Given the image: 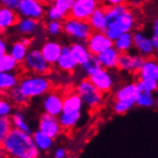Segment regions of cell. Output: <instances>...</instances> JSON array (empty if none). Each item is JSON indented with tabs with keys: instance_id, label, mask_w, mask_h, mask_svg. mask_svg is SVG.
I'll return each mask as SVG.
<instances>
[{
	"instance_id": "ab89813d",
	"label": "cell",
	"mask_w": 158,
	"mask_h": 158,
	"mask_svg": "<svg viewBox=\"0 0 158 158\" xmlns=\"http://www.w3.org/2000/svg\"><path fill=\"white\" fill-rule=\"evenodd\" d=\"M133 106H134V104L128 103V102H123V101H114L113 102V111L118 114L127 113L128 111L132 110Z\"/></svg>"
},
{
	"instance_id": "d6986e66",
	"label": "cell",
	"mask_w": 158,
	"mask_h": 158,
	"mask_svg": "<svg viewBox=\"0 0 158 158\" xmlns=\"http://www.w3.org/2000/svg\"><path fill=\"white\" fill-rule=\"evenodd\" d=\"M15 30L21 36H35L40 29V22L38 20L29 18H19L18 22L15 24Z\"/></svg>"
},
{
	"instance_id": "7a4b0ae2",
	"label": "cell",
	"mask_w": 158,
	"mask_h": 158,
	"mask_svg": "<svg viewBox=\"0 0 158 158\" xmlns=\"http://www.w3.org/2000/svg\"><path fill=\"white\" fill-rule=\"evenodd\" d=\"M18 87L27 98L32 99L44 96L46 92L52 90L53 82L48 75L28 74L20 77Z\"/></svg>"
},
{
	"instance_id": "6da1fadb",
	"label": "cell",
	"mask_w": 158,
	"mask_h": 158,
	"mask_svg": "<svg viewBox=\"0 0 158 158\" xmlns=\"http://www.w3.org/2000/svg\"><path fill=\"white\" fill-rule=\"evenodd\" d=\"M1 145L7 158H40V151L37 149L30 133L16 128L10 129Z\"/></svg>"
},
{
	"instance_id": "e0dca14e",
	"label": "cell",
	"mask_w": 158,
	"mask_h": 158,
	"mask_svg": "<svg viewBox=\"0 0 158 158\" xmlns=\"http://www.w3.org/2000/svg\"><path fill=\"white\" fill-rule=\"evenodd\" d=\"M40 50L45 60L51 66H54L58 60V58L60 56V53H61L62 45L60 42H58L56 40H48L42 44Z\"/></svg>"
},
{
	"instance_id": "4fadbf2b",
	"label": "cell",
	"mask_w": 158,
	"mask_h": 158,
	"mask_svg": "<svg viewBox=\"0 0 158 158\" xmlns=\"http://www.w3.org/2000/svg\"><path fill=\"white\" fill-rule=\"evenodd\" d=\"M132 34L133 44H134V48L137 51V53L144 58L154 57L156 50H155L154 45L151 43L149 36L142 30H135Z\"/></svg>"
},
{
	"instance_id": "5bb4252c",
	"label": "cell",
	"mask_w": 158,
	"mask_h": 158,
	"mask_svg": "<svg viewBox=\"0 0 158 158\" xmlns=\"http://www.w3.org/2000/svg\"><path fill=\"white\" fill-rule=\"evenodd\" d=\"M144 57H142L139 53H131L125 52L119 54L118 66L117 68L123 72H128V73H137L141 68L142 64L144 61Z\"/></svg>"
},
{
	"instance_id": "74e56055",
	"label": "cell",
	"mask_w": 158,
	"mask_h": 158,
	"mask_svg": "<svg viewBox=\"0 0 158 158\" xmlns=\"http://www.w3.org/2000/svg\"><path fill=\"white\" fill-rule=\"evenodd\" d=\"M14 112V105L6 95H0V117H10Z\"/></svg>"
},
{
	"instance_id": "d4e9b609",
	"label": "cell",
	"mask_w": 158,
	"mask_h": 158,
	"mask_svg": "<svg viewBox=\"0 0 158 158\" xmlns=\"http://www.w3.org/2000/svg\"><path fill=\"white\" fill-rule=\"evenodd\" d=\"M69 51L72 53L73 58H74V60L77 64V66L83 65L84 62L90 58V56H91L84 42L74 40V43H72L69 45Z\"/></svg>"
},
{
	"instance_id": "60d3db41",
	"label": "cell",
	"mask_w": 158,
	"mask_h": 158,
	"mask_svg": "<svg viewBox=\"0 0 158 158\" xmlns=\"http://www.w3.org/2000/svg\"><path fill=\"white\" fill-rule=\"evenodd\" d=\"M20 0H0V6H6L8 8L16 9Z\"/></svg>"
},
{
	"instance_id": "2e32d148",
	"label": "cell",
	"mask_w": 158,
	"mask_h": 158,
	"mask_svg": "<svg viewBox=\"0 0 158 158\" xmlns=\"http://www.w3.org/2000/svg\"><path fill=\"white\" fill-rule=\"evenodd\" d=\"M139 80L158 83V62L154 57L145 58L141 68L137 72Z\"/></svg>"
},
{
	"instance_id": "1f68e13d",
	"label": "cell",
	"mask_w": 158,
	"mask_h": 158,
	"mask_svg": "<svg viewBox=\"0 0 158 158\" xmlns=\"http://www.w3.org/2000/svg\"><path fill=\"white\" fill-rule=\"evenodd\" d=\"M9 118H10L13 128H16L19 131H22V132H26V133H30V134L32 133L31 132L30 125L28 123L24 114L21 111H14L13 113L10 114Z\"/></svg>"
},
{
	"instance_id": "8fae6325",
	"label": "cell",
	"mask_w": 158,
	"mask_h": 158,
	"mask_svg": "<svg viewBox=\"0 0 158 158\" xmlns=\"http://www.w3.org/2000/svg\"><path fill=\"white\" fill-rule=\"evenodd\" d=\"M43 97L42 105L44 112L54 117H58L62 111V102H64V94L58 90H50Z\"/></svg>"
},
{
	"instance_id": "ac0fdd59",
	"label": "cell",
	"mask_w": 158,
	"mask_h": 158,
	"mask_svg": "<svg viewBox=\"0 0 158 158\" xmlns=\"http://www.w3.org/2000/svg\"><path fill=\"white\" fill-rule=\"evenodd\" d=\"M54 66L62 73H73L79 67L69 51V45H62L61 53Z\"/></svg>"
},
{
	"instance_id": "f6af8a7d",
	"label": "cell",
	"mask_w": 158,
	"mask_h": 158,
	"mask_svg": "<svg viewBox=\"0 0 158 158\" xmlns=\"http://www.w3.org/2000/svg\"><path fill=\"white\" fill-rule=\"evenodd\" d=\"M152 37H158V19H155L152 23Z\"/></svg>"
},
{
	"instance_id": "b9f144b4",
	"label": "cell",
	"mask_w": 158,
	"mask_h": 158,
	"mask_svg": "<svg viewBox=\"0 0 158 158\" xmlns=\"http://www.w3.org/2000/svg\"><path fill=\"white\" fill-rule=\"evenodd\" d=\"M8 45L9 44L7 43V40L0 35V57L6 54V53H8Z\"/></svg>"
},
{
	"instance_id": "7c38bea8",
	"label": "cell",
	"mask_w": 158,
	"mask_h": 158,
	"mask_svg": "<svg viewBox=\"0 0 158 158\" xmlns=\"http://www.w3.org/2000/svg\"><path fill=\"white\" fill-rule=\"evenodd\" d=\"M99 6V0H74L69 16L87 21L89 16Z\"/></svg>"
},
{
	"instance_id": "bcb514c9",
	"label": "cell",
	"mask_w": 158,
	"mask_h": 158,
	"mask_svg": "<svg viewBox=\"0 0 158 158\" xmlns=\"http://www.w3.org/2000/svg\"><path fill=\"white\" fill-rule=\"evenodd\" d=\"M0 158H7L6 155H5V151L2 149V145H1V142H0Z\"/></svg>"
},
{
	"instance_id": "ffe728a7",
	"label": "cell",
	"mask_w": 158,
	"mask_h": 158,
	"mask_svg": "<svg viewBox=\"0 0 158 158\" xmlns=\"http://www.w3.org/2000/svg\"><path fill=\"white\" fill-rule=\"evenodd\" d=\"M19 20V15L15 9L6 6H0V35L5 34L15 27Z\"/></svg>"
},
{
	"instance_id": "f35d334b",
	"label": "cell",
	"mask_w": 158,
	"mask_h": 158,
	"mask_svg": "<svg viewBox=\"0 0 158 158\" xmlns=\"http://www.w3.org/2000/svg\"><path fill=\"white\" fill-rule=\"evenodd\" d=\"M12 128L13 126L9 117H0V142H2Z\"/></svg>"
},
{
	"instance_id": "3957f363",
	"label": "cell",
	"mask_w": 158,
	"mask_h": 158,
	"mask_svg": "<svg viewBox=\"0 0 158 158\" xmlns=\"http://www.w3.org/2000/svg\"><path fill=\"white\" fill-rule=\"evenodd\" d=\"M76 94L80 96L81 101L89 109H97L102 105L104 101V94H102L94 84L89 81V79H82L75 88Z\"/></svg>"
},
{
	"instance_id": "83f0119b",
	"label": "cell",
	"mask_w": 158,
	"mask_h": 158,
	"mask_svg": "<svg viewBox=\"0 0 158 158\" xmlns=\"http://www.w3.org/2000/svg\"><path fill=\"white\" fill-rule=\"evenodd\" d=\"M29 46H27L24 43H22L21 40H14L10 45H8V54L13 58L15 61H18L19 64H22L24 60L27 53L29 51Z\"/></svg>"
},
{
	"instance_id": "9c48e42d",
	"label": "cell",
	"mask_w": 158,
	"mask_h": 158,
	"mask_svg": "<svg viewBox=\"0 0 158 158\" xmlns=\"http://www.w3.org/2000/svg\"><path fill=\"white\" fill-rule=\"evenodd\" d=\"M74 0H52L45 10V18L53 21H64L69 16L70 8Z\"/></svg>"
},
{
	"instance_id": "7dc6e473",
	"label": "cell",
	"mask_w": 158,
	"mask_h": 158,
	"mask_svg": "<svg viewBox=\"0 0 158 158\" xmlns=\"http://www.w3.org/2000/svg\"><path fill=\"white\" fill-rule=\"evenodd\" d=\"M40 1H44V0H40Z\"/></svg>"
},
{
	"instance_id": "e575fe53",
	"label": "cell",
	"mask_w": 158,
	"mask_h": 158,
	"mask_svg": "<svg viewBox=\"0 0 158 158\" xmlns=\"http://www.w3.org/2000/svg\"><path fill=\"white\" fill-rule=\"evenodd\" d=\"M19 65L20 64L15 61L8 53L0 57V72H16Z\"/></svg>"
},
{
	"instance_id": "d6a6232c",
	"label": "cell",
	"mask_w": 158,
	"mask_h": 158,
	"mask_svg": "<svg viewBox=\"0 0 158 158\" xmlns=\"http://www.w3.org/2000/svg\"><path fill=\"white\" fill-rule=\"evenodd\" d=\"M155 104H156V97H155L154 92L139 89L135 105L140 106V107H144V109H150V107L155 106Z\"/></svg>"
},
{
	"instance_id": "f1b7e54d",
	"label": "cell",
	"mask_w": 158,
	"mask_h": 158,
	"mask_svg": "<svg viewBox=\"0 0 158 158\" xmlns=\"http://www.w3.org/2000/svg\"><path fill=\"white\" fill-rule=\"evenodd\" d=\"M31 136H32V140L35 142L36 147H37V149L40 150V151H43V152H48L50 150L52 149L53 147V140L52 137H50L48 135L44 134L43 132H40V131H36V132L31 133Z\"/></svg>"
},
{
	"instance_id": "5b68a950",
	"label": "cell",
	"mask_w": 158,
	"mask_h": 158,
	"mask_svg": "<svg viewBox=\"0 0 158 158\" xmlns=\"http://www.w3.org/2000/svg\"><path fill=\"white\" fill-rule=\"evenodd\" d=\"M62 31L68 38L77 42H85L92 32L88 21L72 16H67L62 21Z\"/></svg>"
},
{
	"instance_id": "4316f807",
	"label": "cell",
	"mask_w": 158,
	"mask_h": 158,
	"mask_svg": "<svg viewBox=\"0 0 158 158\" xmlns=\"http://www.w3.org/2000/svg\"><path fill=\"white\" fill-rule=\"evenodd\" d=\"M82 107H83V103L79 95L76 94V91H69L66 95H64L62 111H67V112L82 111Z\"/></svg>"
},
{
	"instance_id": "44dd1931",
	"label": "cell",
	"mask_w": 158,
	"mask_h": 158,
	"mask_svg": "<svg viewBox=\"0 0 158 158\" xmlns=\"http://www.w3.org/2000/svg\"><path fill=\"white\" fill-rule=\"evenodd\" d=\"M137 94H139V88L136 85V82L125 83L121 87H119L117 91L114 92V101L128 102L135 105Z\"/></svg>"
},
{
	"instance_id": "ee69618b",
	"label": "cell",
	"mask_w": 158,
	"mask_h": 158,
	"mask_svg": "<svg viewBox=\"0 0 158 158\" xmlns=\"http://www.w3.org/2000/svg\"><path fill=\"white\" fill-rule=\"evenodd\" d=\"M103 2L106 6H112V5H119V4H125L126 0H103Z\"/></svg>"
},
{
	"instance_id": "d590c367",
	"label": "cell",
	"mask_w": 158,
	"mask_h": 158,
	"mask_svg": "<svg viewBox=\"0 0 158 158\" xmlns=\"http://www.w3.org/2000/svg\"><path fill=\"white\" fill-rule=\"evenodd\" d=\"M81 68H82V72L84 73V75H87V76H90L91 74H94L97 69H99L101 68V65H99V61H98V59H97L96 56H90L87 61L84 62L83 65H81Z\"/></svg>"
},
{
	"instance_id": "8992f818",
	"label": "cell",
	"mask_w": 158,
	"mask_h": 158,
	"mask_svg": "<svg viewBox=\"0 0 158 158\" xmlns=\"http://www.w3.org/2000/svg\"><path fill=\"white\" fill-rule=\"evenodd\" d=\"M22 66L29 74L48 75L52 69V66L42 56L40 48H29Z\"/></svg>"
},
{
	"instance_id": "7bdbcfd3",
	"label": "cell",
	"mask_w": 158,
	"mask_h": 158,
	"mask_svg": "<svg viewBox=\"0 0 158 158\" xmlns=\"http://www.w3.org/2000/svg\"><path fill=\"white\" fill-rule=\"evenodd\" d=\"M67 155H68L67 150L65 148L60 147V148L56 149V151L53 152V158H66Z\"/></svg>"
},
{
	"instance_id": "4dcf8cb0",
	"label": "cell",
	"mask_w": 158,
	"mask_h": 158,
	"mask_svg": "<svg viewBox=\"0 0 158 158\" xmlns=\"http://www.w3.org/2000/svg\"><path fill=\"white\" fill-rule=\"evenodd\" d=\"M129 7L126 4H119V5H112V6H106L104 10H105V18L107 24L112 23L115 21L117 19L123 15L125 12H127Z\"/></svg>"
},
{
	"instance_id": "30bf717a",
	"label": "cell",
	"mask_w": 158,
	"mask_h": 158,
	"mask_svg": "<svg viewBox=\"0 0 158 158\" xmlns=\"http://www.w3.org/2000/svg\"><path fill=\"white\" fill-rule=\"evenodd\" d=\"M84 43L92 56H97L106 48L113 46V40H110L104 31H92L91 35L89 36L88 40Z\"/></svg>"
},
{
	"instance_id": "484cf974",
	"label": "cell",
	"mask_w": 158,
	"mask_h": 158,
	"mask_svg": "<svg viewBox=\"0 0 158 158\" xmlns=\"http://www.w3.org/2000/svg\"><path fill=\"white\" fill-rule=\"evenodd\" d=\"M87 21H88L89 26H90L92 31H104L106 29V27H107L104 8L101 7V6H98L92 12V14L89 16Z\"/></svg>"
},
{
	"instance_id": "ba28073f",
	"label": "cell",
	"mask_w": 158,
	"mask_h": 158,
	"mask_svg": "<svg viewBox=\"0 0 158 158\" xmlns=\"http://www.w3.org/2000/svg\"><path fill=\"white\" fill-rule=\"evenodd\" d=\"M89 81L96 87L102 94H107L113 90L115 85V76L110 69L101 67L94 74L88 76Z\"/></svg>"
},
{
	"instance_id": "8d00e7d4",
	"label": "cell",
	"mask_w": 158,
	"mask_h": 158,
	"mask_svg": "<svg viewBox=\"0 0 158 158\" xmlns=\"http://www.w3.org/2000/svg\"><path fill=\"white\" fill-rule=\"evenodd\" d=\"M45 31L51 37L60 36L61 34H64V31H62V21L48 20V22L45 23Z\"/></svg>"
},
{
	"instance_id": "52a82bcc",
	"label": "cell",
	"mask_w": 158,
	"mask_h": 158,
	"mask_svg": "<svg viewBox=\"0 0 158 158\" xmlns=\"http://www.w3.org/2000/svg\"><path fill=\"white\" fill-rule=\"evenodd\" d=\"M15 10L19 18H29L40 21L45 18L46 7L40 0H20Z\"/></svg>"
},
{
	"instance_id": "9a60e30c",
	"label": "cell",
	"mask_w": 158,
	"mask_h": 158,
	"mask_svg": "<svg viewBox=\"0 0 158 158\" xmlns=\"http://www.w3.org/2000/svg\"><path fill=\"white\" fill-rule=\"evenodd\" d=\"M38 131L43 132L44 134L48 135L52 139H56L61 134L62 129L60 127V123L58 121V117L51 115L48 113H43L40 115L38 121Z\"/></svg>"
},
{
	"instance_id": "cb8c5ba5",
	"label": "cell",
	"mask_w": 158,
	"mask_h": 158,
	"mask_svg": "<svg viewBox=\"0 0 158 158\" xmlns=\"http://www.w3.org/2000/svg\"><path fill=\"white\" fill-rule=\"evenodd\" d=\"M20 76L16 72H0V95H7L18 87Z\"/></svg>"
},
{
	"instance_id": "7402d4cb",
	"label": "cell",
	"mask_w": 158,
	"mask_h": 158,
	"mask_svg": "<svg viewBox=\"0 0 158 158\" xmlns=\"http://www.w3.org/2000/svg\"><path fill=\"white\" fill-rule=\"evenodd\" d=\"M119 54L120 53L113 46H111V48L104 50L103 52L98 53L96 57L98 59V61H99L101 67L112 70V69H115L117 66H118Z\"/></svg>"
},
{
	"instance_id": "836d02e7",
	"label": "cell",
	"mask_w": 158,
	"mask_h": 158,
	"mask_svg": "<svg viewBox=\"0 0 158 158\" xmlns=\"http://www.w3.org/2000/svg\"><path fill=\"white\" fill-rule=\"evenodd\" d=\"M7 97H8V99L12 102V104L14 106H18V107H23V106H26L28 103H29V98H27L24 95H23L21 90L19 89V87H15L13 88L7 94Z\"/></svg>"
},
{
	"instance_id": "603a6c76",
	"label": "cell",
	"mask_w": 158,
	"mask_h": 158,
	"mask_svg": "<svg viewBox=\"0 0 158 158\" xmlns=\"http://www.w3.org/2000/svg\"><path fill=\"white\" fill-rule=\"evenodd\" d=\"M82 118V111H61L58 115V121L60 123L62 131H72L79 125L80 120Z\"/></svg>"
},
{
	"instance_id": "277c9868",
	"label": "cell",
	"mask_w": 158,
	"mask_h": 158,
	"mask_svg": "<svg viewBox=\"0 0 158 158\" xmlns=\"http://www.w3.org/2000/svg\"><path fill=\"white\" fill-rule=\"evenodd\" d=\"M136 27V16L135 13L128 9L123 15H120L115 21L107 24L106 29L104 30L105 35L114 40L118 36L126 34V32H133Z\"/></svg>"
},
{
	"instance_id": "f546056e",
	"label": "cell",
	"mask_w": 158,
	"mask_h": 158,
	"mask_svg": "<svg viewBox=\"0 0 158 158\" xmlns=\"http://www.w3.org/2000/svg\"><path fill=\"white\" fill-rule=\"evenodd\" d=\"M113 48H115L119 53L131 52L133 48H134L132 32H126V34H123V35L118 36V37L113 40Z\"/></svg>"
}]
</instances>
